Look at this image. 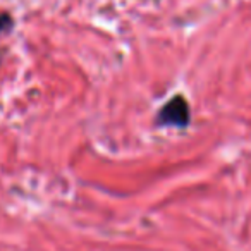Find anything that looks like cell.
Listing matches in <instances>:
<instances>
[{
  "label": "cell",
  "mask_w": 251,
  "mask_h": 251,
  "mask_svg": "<svg viewBox=\"0 0 251 251\" xmlns=\"http://www.w3.org/2000/svg\"><path fill=\"white\" fill-rule=\"evenodd\" d=\"M191 122V108L189 103L182 95H176L172 97L164 107L158 110L155 124L164 127V126H171V127H179L184 129Z\"/></svg>",
  "instance_id": "1"
},
{
  "label": "cell",
  "mask_w": 251,
  "mask_h": 251,
  "mask_svg": "<svg viewBox=\"0 0 251 251\" xmlns=\"http://www.w3.org/2000/svg\"><path fill=\"white\" fill-rule=\"evenodd\" d=\"M12 26H14V21H12L11 16L5 14V12L4 14H0V35H2V33H7Z\"/></svg>",
  "instance_id": "2"
}]
</instances>
